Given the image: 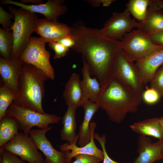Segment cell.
Masks as SVG:
<instances>
[{"instance_id": "8992f818", "label": "cell", "mask_w": 163, "mask_h": 163, "mask_svg": "<svg viewBox=\"0 0 163 163\" xmlns=\"http://www.w3.org/2000/svg\"><path fill=\"white\" fill-rule=\"evenodd\" d=\"M111 75L130 89L142 95L144 85L139 70L134 62L130 60L120 48L115 55Z\"/></svg>"}, {"instance_id": "9c48e42d", "label": "cell", "mask_w": 163, "mask_h": 163, "mask_svg": "<svg viewBox=\"0 0 163 163\" xmlns=\"http://www.w3.org/2000/svg\"><path fill=\"white\" fill-rule=\"evenodd\" d=\"M0 149L9 151L28 163H36L44 160L33 139L23 132H18L14 138L1 147Z\"/></svg>"}, {"instance_id": "f1b7e54d", "label": "cell", "mask_w": 163, "mask_h": 163, "mask_svg": "<svg viewBox=\"0 0 163 163\" xmlns=\"http://www.w3.org/2000/svg\"><path fill=\"white\" fill-rule=\"evenodd\" d=\"M142 101L149 105H153L157 103L161 97L154 89L150 88L144 91L142 95Z\"/></svg>"}, {"instance_id": "ba28073f", "label": "cell", "mask_w": 163, "mask_h": 163, "mask_svg": "<svg viewBox=\"0 0 163 163\" xmlns=\"http://www.w3.org/2000/svg\"><path fill=\"white\" fill-rule=\"evenodd\" d=\"M46 43L40 37H31L20 58L24 63L41 69L50 79L53 80L55 78V71L50 61V53L46 49Z\"/></svg>"}, {"instance_id": "d6a6232c", "label": "cell", "mask_w": 163, "mask_h": 163, "mask_svg": "<svg viewBox=\"0 0 163 163\" xmlns=\"http://www.w3.org/2000/svg\"><path fill=\"white\" fill-rule=\"evenodd\" d=\"M94 139L97 140L100 143L103 151L104 154V159L103 163H120L115 161L112 160L108 155L105 148L106 142V136L104 134H102L100 136L97 133H94L93 134ZM124 163H130L129 162Z\"/></svg>"}, {"instance_id": "d4e9b609", "label": "cell", "mask_w": 163, "mask_h": 163, "mask_svg": "<svg viewBox=\"0 0 163 163\" xmlns=\"http://www.w3.org/2000/svg\"><path fill=\"white\" fill-rule=\"evenodd\" d=\"M150 0H130L126 5V8L133 17L139 22L145 18Z\"/></svg>"}, {"instance_id": "ab89813d", "label": "cell", "mask_w": 163, "mask_h": 163, "mask_svg": "<svg viewBox=\"0 0 163 163\" xmlns=\"http://www.w3.org/2000/svg\"><path fill=\"white\" fill-rule=\"evenodd\" d=\"M155 2L157 5L163 10V1L155 0Z\"/></svg>"}, {"instance_id": "f546056e", "label": "cell", "mask_w": 163, "mask_h": 163, "mask_svg": "<svg viewBox=\"0 0 163 163\" xmlns=\"http://www.w3.org/2000/svg\"><path fill=\"white\" fill-rule=\"evenodd\" d=\"M12 19H14V15L11 13L5 11L0 6V24L2 25L3 29L8 31L11 30L14 22Z\"/></svg>"}, {"instance_id": "d6986e66", "label": "cell", "mask_w": 163, "mask_h": 163, "mask_svg": "<svg viewBox=\"0 0 163 163\" xmlns=\"http://www.w3.org/2000/svg\"><path fill=\"white\" fill-rule=\"evenodd\" d=\"M83 66L82 73L83 79L81 84L83 92L82 106L89 100L96 103L100 93L101 86L97 78L90 76L88 65L85 58L82 56Z\"/></svg>"}, {"instance_id": "ffe728a7", "label": "cell", "mask_w": 163, "mask_h": 163, "mask_svg": "<svg viewBox=\"0 0 163 163\" xmlns=\"http://www.w3.org/2000/svg\"><path fill=\"white\" fill-rule=\"evenodd\" d=\"M63 96L68 106L77 108L82 106L83 92L78 74H72L66 85Z\"/></svg>"}, {"instance_id": "60d3db41", "label": "cell", "mask_w": 163, "mask_h": 163, "mask_svg": "<svg viewBox=\"0 0 163 163\" xmlns=\"http://www.w3.org/2000/svg\"><path fill=\"white\" fill-rule=\"evenodd\" d=\"M159 118L160 123L162 126L163 127V117H161Z\"/></svg>"}, {"instance_id": "277c9868", "label": "cell", "mask_w": 163, "mask_h": 163, "mask_svg": "<svg viewBox=\"0 0 163 163\" xmlns=\"http://www.w3.org/2000/svg\"><path fill=\"white\" fill-rule=\"evenodd\" d=\"M8 7L14 16L11 28L14 42L11 58H20L30 41L31 34L35 32L38 18L35 13L18 9L11 6Z\"/></svg>"}, {"instance_id": "5b68a950", "label": "cell", "mask_w": 163, "mask_h": 163, "mask_svg": "<svg viewBox=\"0 0 163 163\" xmlns=\"http://www.w3.org/2000/svg\"><path fill=\"white\" fill-rule=\"evenodd\" d=\"M6 115L15 118L20 125V129L27 135L31 128L49 127L50 124L58 123L62 118L54 114L40 113L31 109L18 106L12 102L8 108Z\"/></svg>"}, {"instance_id": "d590c367", "label": "cell", "mask_w": 163, "mask_h": 163, "mask_svg": "<svg viewBox=\"0 0 163 163\" xmlns=\"http://www.w3.org/2000/svg\"><path fill=\"white\" fill-rule=\"evenodd\" d=\"M58 42L69 49L71 48H72L75 43V41L72 35L63 37L59 40Z\"/></svg>"}, {"instance_id": "603a6c76", "label": "cell", "mask_w": 163, "mask_h": 163, "mask_svg": "<svg viewBox=\"0 0 163 163\" xmlns=\"http://www.w3.org/2000/svg\"><path fill=\"white\" fill-rule=\"evenodd\" d=\"M132 130L140 135L149 136L163 140V127L159 118H153L135 122L129 126Z\"/></svg>"}, {"instance_id": "b9f144b4", "label": "cell", "mask_w": 163, "mask_h": 163, "mask_svg": "<svg viewBox=\"0 0 163 163\" xmlns=\"http://www.w3.org/2000/svg\"><path fill=\"white\" fill-rule=\"evenodd\" d=\"M34 163H47L46 160L44 159L43 161Z\"/></svg>"}, {"instance_id": "52a82bcc", "label": "cell", "mask_w": 163, "mask_h": 163, "mask_svg": "<svg viewBox=\"0 0 163 163\" xmlns=\"http://www.w3.org/2000/svg\"><path fill=\"white\" fill-rule=\"evenodd\" d=\"M120 48L130 60L134 62L163 49V46L152 42L147 34L137 29L124 36L120 41Z\"/></svg>"}, {"instance_id": "4fadbf2b", "label": "cell", "mask_w": 163, "mask_h": 163, "mask_svg": "<svg viewBox=\"0 0 163 163\" xmlns=\"http://www.w3.org/2000/svg\"><path fill=\"white\" fill-rule=\"evenodd\" d=\"M52 129V127L49 126L44 129H31L29 135L34 141L38 149L45 156L47 163H66V152L56 149L46 136V133Z\"/></svg>"}, {"instance_id": "8fae6325", "label": "cell", "mask_w": 163, "mask_h": 163, "mask_svg": "<svg viewBox=\"0 0 163 163\" xmlns=\"http://www.w3.org/2000/svg\"><path fill=\"white\" fill-rule=\"evenodd\" d=\"M64 0H48L46 3L38 5H24L11 0H1L0 4H11L19 6L21 9L43 14L46 18L58 21V17L67 11V6L63 5Z\"/></svg>"}, {"instance_id": "e0dca14e", "label": "cell", "mask_w": 163, "mask_h": 163, "mask_svg": "<svg viewBox=\"0 0 163 163\" xmlns=\"http://www.w3.org/2000/svg\"><path fill=\"white\" fill-rule=\"evenodd\" d=\"M163 64V49L136 61L142 81L145 85L150 82L158 69Z\"/></svg>"}, {"instance_id": "7a4b0ae2", "label": "cell", "mask_w": 163, "mask_h": 163, "mask_svg": "<svg viewBox=\"0 0 163 163\" xmlns=\"http://www.w3.org/2000/svg\"><path fill=\"white\" fill-rule=\"evenodd\" d=\"M142 101L138 94L111 75L101 90L96 102L109 119L121 123L129 113L137 112Z\"/></svg>"}, {"instance_id": "ac0fdd59", "label": "cell", "mask_w": 163, "mask_h": 163, "mask_svg": "<svg viewBox=\"0 0 163 163\" xmlns=\"http://www.w3.org/2000/svg\"><path fill=\"white\" fill-rule=\"evenodd\" d=\"M137 29L147 34L163 30V10L155 3L150 0L145 19L139 21Z\"/></svg>"}, {"instance_id": "484cf974", "label": "cell", "mask_w": 163, "mask_h": 163, "mask_svg": "<svg viewBox=\"0 0 163 163\" xmlns=\"http://www.w3.org/2000/svg\"><path fill=\"white\" fill-rule=\"evenodd\" d=\"M12 31L0 28V55L5 59L11 58L13 45Z\"/></svg>"}, {"instance_id": "7bdbcfd3", "label": "cell", "mask_w": 163, "mask_h": 163, "mask_svg": "<svg viewBox=\"0 0 163 163\" xmlns=\"http://www.w3.org/2000/svg\"></svg>"}, {"instance_id": "8d00e7d4", "label": "cell", "mask_w": 163, "mask_h": 163, "mask_svg": "<svg viewBox=\"0 0 163 163\" xmlns=\"http://www.w3.org/2000/svg\"><path fill=\"white\" fill-rule=\"evenodd\" d=\"M21 3L24 5H38L43 4L42 0H21L19 2Z\"/></svg>"}, {"instance_id": "44dd1931", "label": "cell", "mask_w": 163, "mask_h": 163, "mask_svg": "<svg viewBox=\"0 0 163 163\" xmlns=\"http://www.w3.org/2000/svg\"><path fill=\"white\" fill-rule=\"evenodd\" d=\"M82 106L84 110V116L79 127L78 134L79 137L78 144L80 147L85 146L90 142L91 136L90 122L94 114L100 108L97 103L90 100Z\"/></svg>"}, {"instance_id": "7402d4cb", "label": "cell", "mask_w": 163, "mask_h": 163, "mask_svg": "<svg viewBox=\"0 0 163 163\" xmlns=\"http://www.w3.org/2000/svg\"><path fill=\"white\" fill-rule=\"evenodd\" d=\"M76 109L75 107L68 106L61 119L63 126L60 132L61 138L70 144L77 143L79 139L78 135H76L75 132L76 128L75 117Z\"/></svg>"}, {"instance_id": "f35d334b", "label": "cell", "mask_w": 163, "mask_h": 163, "mask_svg": "<svg viewBox=\"0 0 163 163\" xmlns=\"http://www.w3.org/2000/svg\"><path fill=\"white\" fill-rule=\"evenodd\" d=\"M114 1L113 0H102V4L103 6L108 7Z\"/></svg>"}, {"instance_id": "7c38bea8", "label": "cell", "mask_w": 163, "mask_h": 163, "mask_svg": "<svg viewBox=\"0 0 163 163\" xmlns=\"http://www.w3.org/2000/svg\"><path fill=\"white\" fill-rule=\"evenodd\" d=\"M35 32L49 43L57 42L65 37L72 35L70 27L67 24L46 18L37 19Z\"/></svg>"}, {"instance_id": "30bf717a", "label": "cell", "mask_w": 163, "mask_h": 163, "mask_svg": "<svg viewBox=\"0 0 163 163\" xmlns=\"http://www.w3.org/2000/svg\"><path fill=\"white\" fill-rule=\"evenodd\" d=\"M127 8L122 12H114L104 27L99 29L104 36L110 39L121 41L124 36L135 27L138 28L139 23L130 17Z\"/></svg>"}, {"instance_id": "6da1fadb", "label": "cell", "mask_w": 163, "mask_h": 163, "mask_svg": "<svg viewBox=\"0 0 163 163\" xmlns=\"http://www.w3.org/2000/svg\"><path fill=\"white\" fill-rule=\"evenodd\" d=\"M70 27L75 42L72 49L82 54L90 75L96 76L102 87L111 75L115 55L120 48V41L106 37L99 29L87 27L81 21Z\"/></svg>"}, {"instance_id": "1f68e13d", "label": "cell", "mask_w": 163, "mask_h": 163, "mask_svg": "<svg viewBox=\"0 0 163 163\" xmlns=\"http://www.w3.org/2000/svg\"><path fill=\"white\" fill-rule=\"evenodd\" d=\"M50 49L54 50L55 55L54 59L61 58L65 57L69 51V49L65 47L59 42L50 43L48 44Z\"/></svg>"}, {"instance_id": "2e32d148", "label": "cell", "mask_w": 163, "mask_h": 163, "mask_svg": "<svg viewBox=\"0 0 163 163\" xmlns=\"http://www.w3.org/2000/svg\"><path fill=\"white\" fill-rule=\"evenodd\" d=\"M97 124L94 122L90 123L91 129V136L89 143L85 146L80 147L76 145V143L69 144L65 143L60 145L59 148L61 151L66 152V163H71L72 159L78 154H86L94 156L102 161L104 159V154L102 150L99 149L95 145L93 137L94 132Z\"/></svg>"}, {"instance_id": "e575fe53", "label": "cell", "mask_w": 163, "mask_h": 163, "mask_svg": "<svg viewBox=\"0 0 163 163\" xmlns=\"http://www.w3.org/2000/svg\"><path fill=\"white\" fill-rule=\"evenodd\" d=\"M147 35L152 42L163 46V30L155 32Z\"/></svg>"}, {"instance_id": "9a60e30c", "label": "cell", "mask_w": 163, "mask_h": 163, "mask_svg": "<svg viewBox=\"0 0 163 163\" xmlns=\"http://www.w3.org/2000/svg\"><path fill=\"white\" fill-rule=\"evenodd\" d=\"M24 63L20 58L5 59L0 57V74L3 85L17 96L19 79Z\"/></svg>"}, {"instance_id": "83f0119b", "label": "cell", "mask_w": 163, "mask_h": 163, "mask_svg": "<svg viewBox=\"0 0 163 163\" xmlns=\"http://www.w3.org/2000/svg\"><path fill=\"white\" fill-rule=\"evenodd\" d=\"M150 87L157 91L163 97V64L158 69L150 82Z\"/></svg>"}, {"instance_id": "3957f363", "label": "cell", "mask_w": 163, "mask_h": 163, "mask_svg": "<svg viewBox=\"0 0 163 163\" xmlns=\"http://www.w3.org/2000/svg\"><path fill=\"white\" fill-rule=\"evenodd\" d=\"M49 79L42 70L24 63L19 79L17 97L13 102L45 113L42 102L45 94V83Z\"/></svg>"}, {"instance_id": "74e56055", "label": "cell", "mask_w": 163, "mask_h": 163, "mask_svg": "<svg viewBox=\"0 0 163 163\" xmlns=\"http://www.w3.org/2000/svg\"><path fill=\"white\" fill-rule=\"evenodd\" d=\"M91 5L94 7L99 6L102 3V0H90L87 1Z\"/></svg>"}, {"instance_id": "cb8c5ba5", "label": "cell", "mask_w": 163, "mask_h": 163, "mask_svg": "<svg viewBox=\"0 0 163 163\" xmlns=\"http://www.w3.org/2000/svg\"><path fill=\"white\" fill-rule=\"evenodd\" d=\"M20 125L14 117L5 115L0 120V147L11 140L17 135Z\"/></svg>"}, {"instance_id": "4dcf8cb0", "label": "cell", "mask_w": 163, "mask_h": 163, "mask_svg": "<svg viewBox=\"0 0 163 163\" xmlns=\"http://www.w3.org/2000/svg\"><path fill=\"white\" fill-rule=\"evenodd\" d=\"M0 163H26L18 156L5 150L0 149Z\"/></svg>"}, {"instance_id": "836d02e7", "label": "cell", "mask_w": 163, "mask_h": 163, "mask_svg": "<svg viewBox=\"0 0 163 163\" xmlns=\"http://www.w3.org/2000/svg\"><path fill=\"white\" fill-rule=\"evenodd\" d=\"M75 161L72 163H99L102 160L94 156L86 154H78L74 157Z\"/></svg>"}, {"instance_id": "4316f807", "label": "cell", "mask_w": 163, "mask_h": 163, "mask_svg": "<svg viewBox=\"0 0 163 163\" xmlns=\"http://www.w3.org/2000/svg\"><path fill=\"white\" fill-rule=\"evenodd\" d=\"M17 95L13 91L4 85L0 88V120L6 115V111Z\"/></svg>"}, {"instance_id": "5bb4252c", "label": "cell", "mask_w": 163, "mask_h": 163, "mask_svg": "<svg viewBox=\"0 0 163 163\" xmlns=\"http://www.w3.org/2000/svg\"><path fill=\"white\" fill-rule=\"evenodd\" d=\"M137 152L139 155L133 163H152L163 159V140L152 143L150 137L140 135L138 139Z\"/></svg>"}]
</instances>
